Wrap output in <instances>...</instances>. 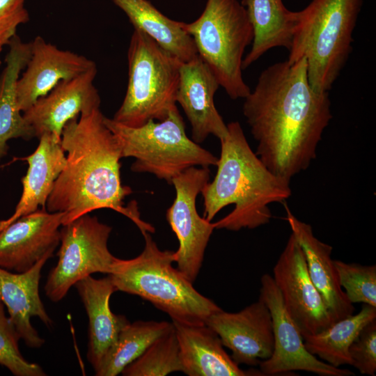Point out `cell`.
<instances>
[{"instance_id":"1","label":"cell","mask_w":376,"mask_h":376,"mask_svg":"<svg viewBox=\"0 0 376 376\" xmlns=\"http://www.w3.org/2000/svg\"><path fill=\"white\" fill-rule=\"evenodd\" d=\"M242 111L258 142L256 154L271 172L290 182L315 158L332 118L329 92L312 88L304 58L263 70Z\"/></svg>"},{"instance_id":"2","label":"cell","mask_w":376,"mask_h":376,"mask_svg":"<svg viewBox=\"0 0 376 376\" xmlns=\"http://www.w3.org/2000/svg\"><path fill=\"white\" fill-rule=\"evenodd\" d=\"M100 109L83 113L64 127L61 145L65 164L46 203L50 212H65L62 226L95 210L109 208L131 219L141 233L155 228L141 220L136 204L125 207L132 191L122 185L120 143Z\"/></svg>"},{"instance_id":"3","label":"cell","mask_w":376,"mask_h":376,"mask_svg":"<svg viewBox=\"0 0 376 376\" xmlns=\"http://www.w3.org/2000/svg\"><path fill=\"white\" fill-rule=\"evenodd\" d=\"M220 140L217 173L201 190L203 217L211 221L224 207L234 205L226 216L214 223L215 229L238 231L254 229L269 222V205L282 203L292 194L290 182L271 172L251 150L241 125H227Z\"/></svg>"},{"instance_id":"4","label":"cell","mask_w":376,"mask_h":376,"mask_svg":"<svg viewBox=\"0 0 376 376\" xmlns=\"http://www.w3.org/2000/svg\"><path fill=\"white\" fill-rule=\"evenodd\" d=\"M143 251L136 257L117 258L111 277L117 291L134 295L167 313L173 322L205 324L207 318L222 309L199 293L178 269L175 251L160 250L150 233H142Z\"/></svg>"},{"instance_id":"5","label":"cell","mask_w":376,"mask_h":376,"mask_svg":"<svg viewBox=\"0 0 376 376\" xmlns=\"http://www.w3.org/2000/svg\"><path fill=\"white\" fill-rule=\"evenodd\" d=\"M363 0H312L297 11V24L287 59L307 63L312 88L329 92L345 66Z\"/></svg>"},{"instance_id":"6","label":"cell","mask_w":376,"mask_h":376,"mask_svg":"<svg viewBox=\"0 0 376 376\" xmlns=\"http://www.w3.org/2000/svg\"><path fill=\"white\" fill-rule=\"evenodd\" d=\"M127 61V91L112 119L132 127L150 120H164L178 108L176 94L182 62L137 29L130 38Z\"/></svg>"},{"instance_id":"7","label":"cell","mask_w":376,"mask_h":376,"mask_svg":"<svg viewBox=\"0 0 376 376\" xmlns=\"http://www.w3.org/2000/svg\"><path fill=\"white\" fill-rule=\"evenodd\" d=\"M183 27L230 98L244 99L251 89L242 77V61L253 31L241 2L207 0L201 15L192 22H184Z\"/></svg>"},{"instance_id":"8","label":"cell","mask_w":376,"mask_h":376,"mask_svg":"<svg viewBox=\"0 0 376 376\" xmlns=\"http://www.w3.org/2000/svg\"><path fill=\"white\" fill-rule=\"evenodd\" d=\"M104 122L117 138L122 157H134L131 170L149 173L171 184L173 178L193 166H216L218 157L189 139L178 108L163 120H150L132 127L104 117Z\"/></svg>"},{"instance_id":"9","label":"cell","mask_w":376,"mask_h":376,"mask_svg":"<svg viewBox=\"0 0 376 376\" xmlns=\"http://www.w3.org/2000/svg\"><path fill=\"white\" fill-rule=\"evenodd\" d=\"M111 230L88 214L62 226L58 262L45 285L52 301H61L76 283L92 274L112 273L118 258L107 246Z\"/></svg>"},{"instance_id":"10","label":"cell","mask_w":376,"mask_h":376,"mask_svg":"<svg viewBox=\"0 0 376 376\" xmlns=\"http://www.w3.org/2000/svg\"><path fill=\"white\" fill-rule=\"evenodd\" d=\"M209 167H190L173 178L175 197L167 209L166 220L175 234L179 247L175 251L177 268L191 283L200 272L205 249L215 229L214 223L200 217L196 197L210 180Z\"/></svg>"},{"instance_id":"11","label":"cell","mask_w":376,"mask_h":376,"mask_svg":"<svg viewBox=\"0 0 376 376\" xmlns=\"http://www.w3.org/2000/svg\"><path fill=\"white\" fill-rule=\"evenodd\" d=\"M260 284L259 298L270 311L274 337L272 356L258 365L264 375H285L295 370L310 372L320 376L354 375L348 369L335 367L320 361L310 353L304 345L301 332L285 308L272 276L269 274H263Z\"/></svg>"},{"instance_id":"12","label":"cell","mask_w":376,"mask_h":376,"mask_svg":"<svg viewBox=\"0 0 376 376\" xmlns=\"http://www.w3.org/2000/svg\"><path fill=\"white\" fill-rule=\"evenodd\" d=\"M272 278L302 336L319 333L334 323L310 278L304 253L292 233L273 268Z\"/></svg>"},{"instance_id":"13","label":"cell","mask_w":376,"mask_h":376,"mask_svg":"<svg viewBox=\"0 0 376 376\" xmlns=\"http://www.w3.org/2000/svg\"><path fill=\"white\" fill-rule=\"evenodd\" d=\"M64 214L42 207L7 224L0 222V267L21 273L52 258L60 244Z\"/></svg>"},{"instance_id":"14","label":"cell","mask_w":376,"mask_h":376,"mask_svg":"<svg viewBox=\"0 0 376 376\" xmlns=\"http://www.w3.org/2000/svg\"><path fill=\"white\" fill-rule=\"evenodd\" d=\"M205 324L218 334L238 365L256 366L272 354L274 337L272 316L260 298L236 313L223 310L214 313Z\"/></svg>"},{"instance_id":"15","label":"cell","mask_w":376,"mask_h":376,"mask_svg":"<svg viewBox=\"0 0 376 376\" xmlns=\"http://www.w3.org/2000/svg\"><path fill=\"white\" fill-rule=\"evenodd\" d=\"M97 72L96 65L77 77L61 80L22 113L36 137L49 133L61 139L63 130L70 120L100 109V96L94 84Z\"/></svg>"},{"instance_id":"16","label":"cell","mask_w":376,"mask_h":376,"mask_svg":"<svg viewBox=\"0 0 376 376\" xmlns=\"http://www.w3.org/2000/svg\"><path fill=\"white\" fill-rule=\"evenodd\" d=\"M30 42L31 57L17 84V104L22 113L61 80L73 78L96 66L93 60L61 49L40 36Z\"/></svg>"},{"instance_id":"17","label":"cell","mask_w":376,"mask_h":376,"mask_svg":"<svg viewBox=\"0 0 376 376\" xmlns=\"http://www.w3.org/2000/svg\"><path fill=\"white\" fill-rule=\"evenodd\" d=\"M219 86L217 78L198 55L182 63L176 103L189 121L191 139L196 143L203 142L210 134L219 140L227 134V125L214 102Z\"/></svg>"},{"instance_id":"18","label":"cell","mask_w":376,"mask_h":376,"mask_svg":"<svg viewBox=\"0 0 376 376\" xmlns=\"http://www.w3.org/2000/svg\"><path fill=\"white\" fill-rule=\"evenodd\" d=\"M50 258H43L21 273L0 267V301L7 308L8 318L20 339L29 347H40L45 343V339L31 324L32 317H38L47 327L53 325L39 294L41 270Z\"/></svg>"},{"instance_id":"19","label":"cell","mask_w":376,"mask_h":376,"mask_svg":"<svg viewBox=\"0 0 376 376\" xmlns=\"http://www.w3.org/2000/svg\"><path fill=\"white\" fill-rule=\"evenodd\" d=\"M74 286L88 315L87 358L95 370L130 322L125 316L116 315L110 308V297L117 290L109 275L101 279L88 276Z\"/></svg>"},{"instance_id":"20","label":"cell","mask_w":376,"mask_h":376,"mask_svg":"<svg viewBox=\"0 0 376 376\" xmlns=\"http://www.w3.org/2000/svg\"><path fill=\"white\" fill-rule=\"evenodd\" d=\"M285 210V219L292 234L304 253L310 278L323 298L334 322L352 315L354 307L340 285L331 258L332 247L318 240L311 225L298 219L288 206Z\"/></svg>"},{"instance_id":"21","label":"cell","mask_w":376,"mask_h":376,"mask_svg":"<svg viewBox=\"0 0 376 376\" xmlns=\"http://www.w3.org/2000/svg\"><path fill=\"white\" fill-rule=\"evenodd\" d=\"M180 348L182 372L188 376L264 375L244 370L224 349L218 334L206 324L173 322Z\"/></svg>"},{"instance_id":"22","label":"cell","mask_w":376,"mask_h":376,"mask_svg":"<svg viewBox=\"0 0 376 376\" xmlns=\"http://www.w3.org/2000/svg\"><path fill=\"white\" fill-rule=\"evenodd\" d=\"M35 151L24 159L28 163L26 175L22 178V193L14 214L2 224L10 223L38 209L46 208L47 200L56 180L65 164V155L61 140L46 133L39 139Z\"/></svg>"},{"instance_id":"23","label":"cell","mask_w":376,"mask_h":376,"mask_svg":"<svg viewBox=\"0 0 376 376\" xmlns=\"http://www.w3.org/2000/svg\"><path fill=\"white\" fill-rule=\"evenodd\" d=\"M253 31L251 48L244 57V70L275 47L290 49L297 24V11L285 8L282 0H242Z\"/></svg>"},{"instance_id":"24","label":"cell","mask_w":376,"mask_h":376,"mask_svg":"<svg viewBox=\"0 0 376 376\" xmlns=\"http://www.w3.org/2000/svg\"><path fill=\"white\" fill-rule=\"evenodd\" d=\"M8 47L6 65L0 75V159L6 154L10 139L35 137L17 104V84L30 59L31 42H23L16 34Z\"/></svg>"},{"instance_id":"25","label":"cell","mask_w":376,"mask_h":376,"mask_svg":"<svg viewBox=\"0 0 376 376\" xmlns=\"http://www.w3.org/2000/svg\"><path fill=\"white\" fill-rule=\"evenodd\" d=\"M121 9L134 29L142 31L182 62L198 55L192 37L182 22L171 19L148 0H111Z\"/></svg>"},{"instance_id":"26","label":"cell","mask_w":376,"mask_h":376,"mask_svg":"<svg viewBox=\"0 0 376 376\" xmlns=\"http://www.w3.org/2000/svg\"><path fill=\"white\" fill-rule=\"evenodd\" d=\"M376 319V307L363 304L356 315L344 318L326 329L303 336L306 350L335 366L352 365L349 349L363 328Z\"/></svg>"},{"instance_id":"27","label":"cell","mask_w":376,"mask_h":376,"mask_svg":"<svg viewBox=\"0 0 376 376\" xmlns=\"http://www.w3.org/2000/svg\"><path fill=\"white\" fill-rule=\"evenodd\" d=\"M173 325V322L166 321L130 322L120 332L116 341L95 370V375L116 376L121 373Z\"/></svg>"},{"instance_id":"28","label":"cell","mask_w":376,"mask_h":376,"mask_svg":"<svg viewBox=\"0 0 376 376\" xmlns=\"http://www.w3.org/2000/svg\"><path fill=\"white\" fill-rule=\"evenodd\" d=\"M182 372L179 343L174 325L122 371L125 376H164Z\"/></svg>"},{"instance_id":"29","label":"cell","mask_w":376,"mask_h":376,"mask_svg":"<svg viewBox=\"0 0 376 376\" xmlns=\"http://www.w3.org/2000/svg\"><path fill=\"white\" fill-rule=\"evenodd\" d=\"M334 262L340 285L349 301L376 307V266Z\"/></svg>"},{"instance_id":"30","label":"cell","mask_w":376,"mask_h":376,"mask_svg":"<svg viewBox=\"0 0 376 376\" xmlns=\"http://www.w3.org/2000/svg\"><path fill=\"white\" fill-rule=\"evenodd\" d=\"M20 337L5 313L0 301V365L16 376H44L46 373L38 363L24 359L19 349Z\"/></svg>"},{"instance_id":"31","label":"cell","mask_w":376,"mask_h":376,"mask_svg":"<svg viewBox=\"0 0 376 376\" xmlns=\"http://www.w3.org/2000/svg\"><path fill=\"white\" fill-rule=\"evenodd\" d=\"M352 366L361 374L374 376L376 371V319L361 331L349 349Z\"/></svg>"},{"instance_id":"32","label":"cell","mask_w":376,"mask_h":376,"mask_svg":"<svg viewBox=\"0 0 376 376\" xmlns=\"http://www.w3.org/2000/svg\"><path fill=\"white\" fill-rule=\"evenodd\" d=\"M26 0H0V66L1 54L5 46L17 34V27L29 21L25 7Z\"/></svg>"}]
</instances>
